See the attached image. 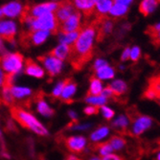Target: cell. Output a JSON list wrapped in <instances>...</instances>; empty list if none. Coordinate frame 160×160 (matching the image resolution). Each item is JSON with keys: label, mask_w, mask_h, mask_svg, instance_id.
<instances>
[{"label": "cell", "mask_w": 160, "mask_h": 160, "mask_svg": "<svg viewBox=\"0 0 160 160\" xmlns=\"http://www.w3.org/2000/svg\"><path fill=\"white\" fill-rule=\"evenodd\" d=\"M95 20L81 26L79 36L73 45L70 46L68 60L75 70H81L93 57V46L96 38Z\"/></svg>", "instance_id": "6da1fadb"}, {"label": "cell", "mask_w": 160, "mask_h": 160, "mask_svg": "<svg viewBox=\"0 0 160 160\" xmlns=\"http://www.w3.org/2000/svg\"><path fill=\"white\" fill-rule=\"evenodd\" d=\"M10 113L12 119L17 121L22 128L31 130L40 136H47L48 130L43 126L35 116L18 106H12L10 108Z\"/></svg>", "instance_id": "7a4b0ae2"}, {"label": "cell", "mask_w": 160, "mask_h": 160, "mask_svg": "<svg viewBox=\"0 0 160 160\" xmlns=\"http://www.w3.org/2000/svg\"><path fill=\"white\" fill-rule=\"evenodd\" d=\"M59 22H58L54 12H48L38 18H34L28 30L31 31H48L53 34L59 32Z\"/></svg>", "instance_id": "3957f363"}, {"label": "cell", "mask_w": 160, "mask_h": 160, "mask_svg": "<svg viewBox=\"0 0 160 160\" xmlns=\"http://www.w3.org/2000/svg\"><path fill=\"white\" fill-rule=\"evenodd\" d=\"M23 56L18 52L4 53L0 56V65L7 74L17 75L19 73L23 67Z\"/></svg>", "instance_id": "277c9868"}, {"label": "cell", "mask_w": 160, "mask_h": 160, "mask_svg": "<svg viewBox=\"0 0 160 160\" xmlns=\"http://www.w3.org/2000/svg\"><path fill=\"white\" fill-rule=\"evenodd\" d=\"M154 121L149 115L146 114H138L132 119L129 126V132L133 136H141L145 132H149V130L153 127Z\"/></svg>", "instance_id": "5b68a950"}, {"label": "cell", "mask_w": 160, "mask_h": 160, "mask_svg": "<svg viewBox=\"0 0 160 160\" xmlns=\"http://www.w3.org/2000/svg\"><path fill=\"white\" fill-rule=\"evenodd\" d=\"M49 35L50 32L48 31H23L20 35V44L23 48L40 45L47 39Z\"/></svg>", "instance_id": "8992f818"}, {"label": "cell", "mask_w": 160, "mask_h": 160, "mask_svg": "<svg viewBox=\"0 0 160 160\" xmlns=\"http://www.w3.org/2000/svg\"><path fill=\"white\" fill-rule=\"evenodd\" d=\"M38 59L43 65H44L45 69H47V72L50 75V77H54L61 73L62 68V61L57 59V58L49 54L40 56Z\"/></svg>", "instance_id": "52a82bcc"}, {"label": "cell", "mask_w": 160, "mask_h": 160, "mask_svg": "<svg viewBox=\"0 0 160 160\" xmlns=\"http://www.w3.org/2000/svg\"><path fill=\"white\" fill-rule=\"evenodd\" d=\"M76 8L72 2V0H63V1L60 2L58 5V8L54 12L55 17L59 22V24L65 21L72 13L76 12Z\"/></svg>", "instance_id": "ba28073f"}, {"label": "cell", "mask_w": 160, "mask_h": 160, "mask_svg": "<svg viewBox=\"0 0 160 160\" xmlns=\"http://www.w3.org/2000/svg\"><path fill=\"white\" fill-rule=\"evenodd\" d=\"M81 12L76 11L71 16L59 26V32L61 33H70L78 31L81 29Z\"/></svg>", "instance_id": "9c48e42d"}, {"label": "cell", "mask_w": 160, "mask_h": 160, "mask_svg": "<svg viewBox=\"0 0 160 160\" xmlns=\"http://www.w3.org/2000/svg\"><path fill=\"white\" fill-rule=\"evenodd\" d=\"M17 24L12 20H0V38L10 43H14L17 35Z\"/></svg>", "instance_id": "30bf717a"}, {"label": "cell", "mask_w": 160, "mask_h": 160, "mask_svg": "<svg viewBox=\"0 0 160 160\" xmlns=\"http://www.w3.org/2000/svg\"><path fill=\"white\" fill-rule=\"evenodd\" d=\"M66 149L73 153H81L86 147V139L83 136H69L63 140Z\"/></svg>", "instance_id": "8fae6325"}, {"label": "cell", "mask_w": 160, "mask_h": 160, "mask_svg": "<svg viewBox=\"0 0 160 160\" xmlns=\"http://www.w3.org/2000/svg\"><path fill=\"white\" fill-rule=\"evenodd\" d=\"M35 100V102L37 103V109L38 111L43 115V116H46V117H51L55 114V110L52 109L48 104L45 102L44 100V97H43V93L40 91V92H38L35 97L33 98Z\"/></svg>", "instance_id": "7c38bea8"}, {"label": "cell", "mask_w": 160, "mask_h": 160, "mask_svg": "<svg viewBox=\"0 0 160 160\" xmlns=\"http://www.w3.org/2000/svg\"><path fill=\"white\" fill-rule=\"evenodd\" d=\"M132 118L127 114H120L111 122V128L118 132H124L129 128Z\"/></svg>", "instance_id": "4fadbf2b"}, {"label": "cell", "mask_w": 160, "mask_h": 160, "mask_svg": "<svg viewBox=\"0 0 160 160\" xmlns=\"http://www.w3.org/2000/svg\"><path fill=\"white\" fill-rule=\"evenodd\" d=\"M76 89H77V83L74 82V80L67 78V82L63 87L60 99L66 104L72 103V97L74 96Z\"/></svg>", "instance_id": "5bb4252c"}, {"label": "cell", "mask_w": 160, "mask_h": 160, "mask_svg": "<svg viewBox=\"0 0 160 160\" xmlns=\"http://www.w3.org/2000/svg\"><path fill=\"white\" fill-rule=\"evenodd\" d=\"M23 6L18 1H12L10 3H7L1 7V11L3 16L8 18H17L19 17L22 12Z\"/></svg>", "instance_id": "9a60e30c"}, {"label": "cell", "mask_w": 160, "mask_h": 160, "mask_svg": "<svg viewBox=\"0 0 160 160\" xmlns=\"http://www.w3.org/2000/svg\"><path fill=\"white\" fill-rule=\"evenodd\" d=\"M96 1L97 0H72L75 8L82 11L85 18L93 16Z\"/></svg>", "instance_id": "2e32d148"}, {"label": "cell", "mask_w": 160, "mask_h": 160, "mask_svg": "<svg viewBox=\"0 0 160 160\" xmlns=\"http://www.w3.org/2000/svg\"><path fill=\"white\" fill-rule=\"evenodd\" d=\"M25 74L35 78L41 79L44 77V70H43L36 62L31 59H27L25 62Z\"/></svg>", "instance_id": "e0dca14e"}, {"label": "cell", "mask_w": 160, "mask_h": 160, "mask_svg": "<svg viewBox=\"0 0 160 160\" xmlns=\"http://www.w3.org/2000/svg\"><path fill=\"white\" fill-rule=\"evenodd\" d=\"M113 3V0H97L93 14H95L96 18H105L108 13Z\"/></svg>", "instance_id": "ac0fdd59"}, {"label": "cell", "mask_w": 160, "mask_h": 160, "mask_svg": "<svg viewBox=\"0 0 160 160\" xmlns=\"http://www.w3.org/2000/svg\"><path fill=\"white\" fill-rule=\"evenodd\" d=\"M159 4V0H141L139 12L144 17H148L155 12Z\"/></svg>", "instance_id": "d6986e66"}, {"label": "cell", "mask_w": 160, "mask_h": 160, "mask_svg": "<svg viewBox=\"0 0 160 160\" xmlns=\"http://www.w3.org/2000/svg\"><path fill=\"white\" fill-rule=\"evenodd\" d=\"M110 134V128L108 126H100L90 134V140L94 143H99Z\"/></svg>", "instance_id": "ffe728a7"}, {"label": "cell", "mask_w": 160, "mask_h": 160, "mask_svg": "<svg viewBox=\"0 0 160 160\" xmlns=\"http://www.w3.org/2000/svg\"><path fill=\"white\" fill-rule=\"evenodd\" d=\"M96 78L100 79L101 81L104 80H111L115 76V71L112 66L107 64L103 67H100L99 69L95 70Z\"/></svg>", "instance_id": "44dd1931"}, {"label": "cell", "mask_w": 160, "mask_h": 160, "mask_svg": "<svg viewBox=\"0 0 160 160\" xmlns=\"http://www.w3.org/2000/svg\"><path fill=\"white\" fill-rule=\"evenodd\" d=\"M109 87L112 89L114 96H122L124 94H126L128 92V84L125 81L123 80H114L110 84Z\"/></svg>", "instance_id": "7402d4cb"}, {"label": "cell", "mask_w": 160, "mask_h": 160, "mask_svg": "<svg viewBox=\"0 0 160 160\" xmlns=\"http://www.w3.org/2000/svg\"><path fill=\"white\" fill-rule=\"evenodd\" d=\"M128 12V6L120 3H113L112 7L110 8L108 14L110 18H120L125 17Z\"/></svg>", "instance_id": "603a6c76"}, {"label": "cell", "mask_w": 160, "mask_h": 160, "mask_svg": "<svg viewBox=\"0 0 160 160\" xmlns=\"http://www.w3.org/2000/svg\"><path fill=\"white\" fill-rule=\"evenodd\" d=\"M69 53H70V46L61 43L59 46H57L56 48L51 50L48 54L57 58V59L61 60V61H63L66 59V58H68Z\"/></svg>", "instance_id": "cb8c5ba5"}, {"label": "cell", "mask_w": 160, "mask_h": 160, "mask_svg": "<svg viewBox=\"0 0 160 160\" xmlns=\"http://www.w3.org/2000/svg\"><path fill=\"white\" fill-rule=\"evenodd\" d=\"M92 150L94 152H96L101 158L113 152V149L110 146V144L108 143V141H107V142H101V143L100 142L99 143H95L93 145V147H92Z\"/></svg>", "instance_id": "d4e9b609"}, {"label": "cell", "mask_w": 160, "mask_h": 160, "mask_svg": "<svg viewBox=\"0 0 160 160\" xmlns=\"http://www.w3.org/2000/svg\"><path fill=\"white\" fill-rule=\"evenodd\" d=\"M12 85H4L1 88V92H0V100L1 103L8 107H12L14 104V98L12 94Z\"/></svg>", "instance_id": "484cf974"}, {"label": "cell", "mask_w": 160, "mask_h": 160, "mask_svg": "<svg viewBox=\"0 0 160 160\" xmlns=\"http://www.w3.org/2000/svg\"><path fill=\"white\" fill-rule=\"evenodd\" d=\"M108 143L113 149V152H122L126 146H127V141L126 139L121 135H113L108 140Z\"/></svg>", "instance_id": "4316f807"}, {"label": "cell", "mask_w": 160, "mask_h": 160, "mask_svg": "<svg viewBox=\"0 0 160 160\" xmlns=\"http://www.w3.org/2000/svg\"><path fill=\"white\" fill-rule=\"evenodd\" d=\"M104 86L102 81L96 77H91L90 78V85L89 89L87 91L86 96H93V95H100L102 90H103Z\"/></svg>", "instance_id": "83f0119b"}, {"label": "cell", "mask_w": 160, "mask_h": 160, "mask_svg": "<svg viewBox=\"0 0 160 160\" xmlns=\"http://www.w3.org/2000/svg\"><path fill=\"white\" fill-rule=\"evenodd\" d=\"M12 94L13 96L14 99H24V98H27L30 95L33 94V91L28 88V87H20V86H12Z\"/></svg>", "instance_id": "f1b7e54d"}, {"label": "cell", "mask_w": 160, "mask_h": 160, "mask_svg": "<svg viewBox=\"0 0 160 160\" xmlns=\"http://www.w3.org/2000/svg\"><path fill=\"white\" fill-rule=\"evenodd\" d=\"M80 30L78 31H74V32H70V33H61L60 35V41L62 44H66V45H73L74 42L76 41L78 36H79Z\"/></svg>", "instance_id": "f546056e"}, {"label": "cell", "mask_w": 160, "mask_h": 160, "mask_svg": "<svg viewBox=\"0 0 160 160\" xmlns=\"http://www.w3.org/2000/svg\"><path fill=\"white\" fill-rule=\"evenodd\" d=\"M84 101L87 104H89L90 106L101 108L102 106H105L108 103V100L100 94V95H93V96H86Z\"/></svg>", "instance_id": "4dcf8cb0"}, {"label": "cell", "mask_w": 160, "mask_h": 160, "mask_svg": "<svg viewBox=\"0 0 160 160\" xmlns=\"http://www.w3.org/2000/svg\"><path fill=\"white\" fill-rule=\"evenodd\" d=\"M100 110L102 112V115H103V117L107 121H110V120H112L115 117V111L111 108H109V107H108L106 105L105 106H102L100 108Z\"/></svg>", "instance_id": "1f68e13d"}, {"label": "cell", "mask_w": 160, "mask_h": 160, "mask_svg": "<svg viewBox=\"0 0 160 160\" xmlns=\"http://www.w3.org/2000/svg\"><path fill=\"white\" fill-rule=\"evenodd\" d=\"M66 82H67V79H65V80L60 82L59 83L57 84V86L53 89L52 94H51V96H52L53 99H56V100H57V99H60V96H61V94H62V89H63V87H64Z\"/></svg>", "instance_id": "d6a6232c"}, {"label": "cell", "mask_w": 160, "mask_h": 160, "mask_svg": "<svg viewBox=\"0 0 160 160\" xmlns=\"http://www.w3.org/2000/svg\"><path fill=\"white\" fill-rule=\"evenodd\" d=\"M141 57V48L139 46H133L130 48V53H129V60L132 62H137Z\"/></svg>", "instance_id": "836d02e7"}, {"label": "cell", "mask_w": 160, "mask_h": 160, "mask_svg": "<svg viewBox=\"0 0 160 160\" xmlns=\"http://www.w3.org/2000/svg\"><path fill=\"white\" fill-rule=\"evenodd\" d=\"M150 87L152 88L158 95V97L160 96V78H154L151 84H150Z\"/></svg>", "instance_id": "e575fe53"}, {"label": "cell", "mask_w": 160, "mask_h": 160, "mask_svg": "<svg viewBox=\"0 0 160 160\" xmlns=\"http://www.w3.org/2000/svg\"><path fill=\"white\" fill-rule=\"evenodd\" d=\"M144 96L146 97L148 100H157V98H158L157 93H156L152 88H151L150 86H149V88H148L146 91H145Z\"/></svg>", "instance_id": "d590c367"}, {"label": "cell", "mask_w": 160, "mask_h": 160, "mask_svg": "<svg viewBox=\"0 0 160 160\" xmlns=\"http://www.w3.org/2000/svg\"><path fill=\"white\" fill-rule=\"evenodd\" d=\"M160 32V21H158L157 23H155L154 25L151 26L149 29H148V34L151 36V37H153L155 36L157 33Z\"/></svg>", "instance_id": "8d00e7d4"}, {"label": "cell", "mask_w": 160, "mask_h": 160, "mask_svg": "<svg viewBox=\"0 0 160 160\" xmlns=\"http://www.w3.org/2000/svg\"><path fill=\"white\" fill-rule=\"evenodd\" d=\"M83 112L86 115H97L100 112V108H97L94 106H89L83 109Z\"/></svg>", "instance_id": "74e56055"}, {"label": "cell", "mask_w": 160, "mask_h": 160, "mask_svg": "<svg viewBox=\"0 0 160 160\" xmlns=\"http://www.w3.org/2000/svg\"><path fill=\"white\" fill-rule=\"evenodd\" d=\"M101 95L104 96L105 98H107L108 100L114 97L113 91H112V89L109 87V85H108V86L105 87V88H103V90H102V92H101Z\"/></svg>", "instance_id": "f35d334b"}, {"label": "cell", "mask_w": 160, "mask_h": 160, "mask_svg": "<svg viewBox=\"0 0 160 160\" xmlns=\"http://www.w3.org/2000/svg\"><path fill=\"white\" fill-rule=\"evenodd\" d=\"M7 80H8V74L5 73L2 69V67H1V65H0V90H1L3 85L6 84Z\"/></svg>", "instance_id": "ab89813d"}, {"label": "cell", "mask_w": 160, "mask_h": 160, "mask_svg": "<svg viewBox=\"0 0 160 160\" xmlns=\"http://www.w3.org/2000/svg\"><path fill=\"white\" fill-rule=\"evenodd\" d=\"M102 160H124V158L121 155L117 154V153H113L112 152V153H110L108 155L102 157Z\"/></svg>", "instance_id": "60d3db41"}, {"label": "cell", "mask_w": 160, "mask_h": 160, "mask_svg": "<svg viewBox=\"0 0 160 160\" xmlns=\"http://www.w3.org/2000/svg\"><path fill=\"white\" fill-rule=\"evenodd\" d=\"M129 53H130L129 47H127L123 50L121 55V62H127L128 60H129Z\"/></svg>", "instance_id": "b9f144b4"}, {"label": "cell", "mask_w": 160, "mask_h": 160, "mask_svg": "<svg viewBox=\"0 0 160 160\" xmlns=\"http://www.w3.org/2000/svg\"><path fill=\"white\" fill-rule=\"evenodd\" d=\"M107 64H108V62H107L106 60L98 59V60H96V62H95V63H94V65H93V68H94V70H97V69H99L100 67H103V66H105V65H107Z\"/></svg>", "instance_id": "7bdbcfd3"}, {"label": "cell", "mask_w": 160, "mask_h": 160, "mask_svg": "<svg viewBox=\"0 0 160 160\" xmlns=\"http://www.w3.org/2000/svg\"><path fill=\"white\" fill-rule=\"evenodd\" d=\"M133 0H113L114 3H120V4H124L126 6H129L132 3Z\"/></svg>", "instance_id": "ee69618b"}, {"label": "cell", "mask_w": 160, "mask_h": 160, "mask_svg": "<svg viewBox=\"0 0 160 160\" xmlns=\"http://www.w3.org/2000/svg\"><path fill=\"white\" fill-rule=\"evenodd\" d=\"M7 127H8V129L12 130V132H17V130H18L16 125H14L12 121H8L7 122Z\"/></svg>", "instance_id": "f6af8a7d"}, {"label": "cell", "mask_w": 160, "mask_h": 160, "mask_svg": "<svg viewBox=\"0 0 160 160\" xmlns=\"http://www.w3.org/2000/svg\"><path fill=\"white\" fill-rule=\"evenodd\" d=\"M152 38L153 39V42L155 43V44L160 45V32H159V33H157L155 36L152 37Z\"/></svg>", "instance_id": "bcb514c9"}, {"label": "cell", "mask_w": 160, "mask_h": 160, "mask_svg": "<svg viewBox=\"0 0 160 160\" xmlns=\"http://www.w3.org/2000/svg\"><path fill=\"white\" fill-rule=\"evenodd\" d=\"M64 160H82V159L79 158V157H77V156H75V155H73V154H68L65 157Z\"/></svg>", "instance_id": "7dc6e473"}, {"label": "cell", "mask_w": 160, "mask_h": 160, "mask_svg": "<svg viewBox=\"0 0 160 160\" xmlns=\"http://www.w3.org/2000/svg\"><path fill=\"white\" fill-rule=\"evenodd\" d=\"M5 53V47H4V44L2 42V39L0 38V56L3 55Z\"/></svg>", "instance_id": "c3c4849f"}, {"label": "cell", "mask_w": 160, "mask_h": 160, "mask_svg": "<svg viewBox=\"0 0 160 160\" xmlns=\"http://www.w3.org/2000/svg\"><path fill=\"white\" fill-rule=\"evenodd\" d=\"M89 160H102V158L101 157H99V156H95V155H93V156H91L90 157V159Z\"/></svg>", "instance_id": "681fc988"}, {"label": "cell", "mask_w": 160, "mask_h": 160, "mask_svg": "<svg viewBox=\"0 0 160 160\" xmlns=\"http://www.w3.org/2000/svg\"><path fill=\"white\" fill-rule=\"evenodd\" d=\"M155 160H160V151L156 153V155H155Z\"/></svg>", "instance_id": "f907efd6"}, {"label": "cell", "mask_w": 160, "mask_h": 160, "mask_svg": "<svg viewBox=\"0 0 160 160\" xmlns=\"http://www.w3.org/2000/svg\"><path fill=\"white\" fill-rule=\"evenodd\" d=\"M1 17H3V13H2V11H1V9H0V18Z\"/></svg>", "instance_id": "816d5d0a"}, {"label": "cell", "mask_w": 160, "mask_h": 160, "mask_svg": "<svg viewBox=\"0 0 160 160\" xmlns=\"http://www.w3.org/2000/svg\"><path fill=\"white\" fill-rule=\"evenodd\" d=\"M40 160H46V159L43 157V156H40Z\"/></svg>", "instance_id": "f5cc1de1"}, {"label": "cell", "mask_w": 160, "mask_h": 160, "mask_svg": "<svg viewBox=\"0 0 160 160\" xmlns=\"http://www.w3.org/2000/svg\"><path fill=\"white\" fill-rule=\"evenodd\" d=\"M157 101H158V103H159V105H160V96L157 98Z\"/></svg>", "instance_id": "db71d44e"}, {"label": "cell", "mask_w": 160, "mask_h": 160, "mask_svg": "<svg viewBox=\"0 0 160 160\" xmlns=\"http://www.w3.org/2000/svg\"><path fill=\"white\" fill-rule=\"evenodd\" d=\"M2 138V134H1V132H0V139Z\"/></svg>", "instance_id": "11a10c76"}, {"label": "cell", "mask_w": 160, "mask_h": 160, "mask_svg": "<svg viewBox=\"0 0 160 160\" xmlns=\"http://www.w3.org/2000/svg\"><path fill=\"white\" fill-rule=\"evenodd\" d=\"M0 104H1V100H0Z\"/></svg>", "instance_id": "9f6ffc18"}, {"label": "cell", "mask_w": 160, "mask_h": 160, "mask_svg": "<svg viewBox=\"0 0 160 160\" xmlns=\"http://www.w3.org/2000/svg\"><path fill=\"white\" fill-rule=\"evenodd\" d=\"M159 3H160V0H159Z\"/></svg>", "instance_id": "6f0895ef"}]
</instances>
